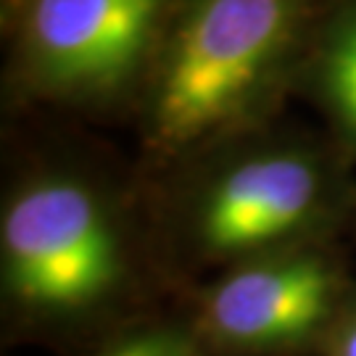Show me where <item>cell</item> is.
Wrapping results in <instances>:
<instances>
[{"instance_id": "7a4b0ae2", "label": "cell", "mask_w": 356, "mask_h": 356, "mask_svg": "<svg viewBox=\"0 0 356 356\" xmlns=\"http://www.w3.org/2000/svg\"><path fill=\"white\" fill-rule=\"evenodd\" d=\"M140 182V179H138ZM164 277L195 285L356 227V166L325 129H251L140 182Z\"/></svg>"}, {"instance_id": "6da1fadb", "label": "cell", "mask_w": 356, "mask_h": 356, "mask_svg": "<svg viewBox=\"0 0 356 356\" xmlns=\"http://www.w3.org/2000/svg\"><path fill=\"white\" fill-rule=\"evenodd\" d=\"M153 256L138 177L95 156H26L0 201V304L6 330L51 346L108 341L135 317Z\"/></svg>"}, {"instance_id": "3957f363", "label": "cell", "mask_w": 356, "mask_h": 356, "mask_svg": "<svg viewBox=\"0 0 356 356\" xmlns=\"http://www.w3.org/2000/svg\"><path fill=\"white\" fill-rule=\"evenodd\" d=\"M322 0H177L135 106L138 175L282 119Z\"/></svg>"}, {"instance_id": "5b68a950", "label": "cell", "mask_w": 356, "mask_h": 356, "mask_svg": "<svg viewBox=\"0 0 356 356\" xmlns=\"http://www.w3.org/2000/svg\"><path fill=\"white\" fill-rule=\"evenodd\" d=\"M354 291L343 243H317L195 285L185 317L206 356H312L322 351Z\"/></svg>"}, {"instance_id": "8992f818", "label": "cell", "mask_w": 356, "mask_h": 356, "mask_svg": "<svg viewBox=\"0 0 356 356\" xmlns=\"http://www.w3.org/2000/svg\"><path fill=\"white\" fill-rule=\"evenodd\" d=\"M296 98L356 166V0H322L306 40Z\"/></svg>"}, {"instance_id": "52a82bcc", "label": "cell", "mask_w": 356, "mask_h": 356, "mask_svg": "<svg viewBox=\"0 0 356 356\" xmlns=\"http://www.w3.org/2000/svg\"><path fill=\"white\" fill-rule=\"evenodd\" d=\"M92 356H206L185 317L138 319L103 341Z\"/></svg>"}, {"instance_id": "9c48e42d", "label": "cell", "mask_w": 356, "mask_h": 356, "mask_svg": "<svg viewBox=\"0 0 356 356\" xmlns=\"http://www.w3.org/2000/svg\"><path fill=\"white\" fill-rule=\"evenodd\" d=\"M16 3H19V0H0V13H3V11H8V8H13Z\"/></svg>"}, {"instance_id": "ba28073f", "label": "cell", "mask_w": 356, "mask_h": 356, "mask_svg": "<svg viewBox=\"0 0 356 356\" xmlns=\"http://www.w3.org/2000/svg\"><path fill=\"white\" fill-rule=\"evenodd\" d=\"M319 356H356V291L346 301L343 312L327 335Z\"/></svg>"}, {"instance_id": "277c9868", "label": "cell", "mask_w": 356, "mask_h": 356, "mask_svg": "<svg viewBox=\"0 0 356 356\" xmlns=\"http://www.w3.org/2000/svg\"><path fill=\"white\" fill-rule=\"evenodd\" d=\"M177 0H19L0 13L6 101L129 116Z\"/></svg>"}]
</instances>
